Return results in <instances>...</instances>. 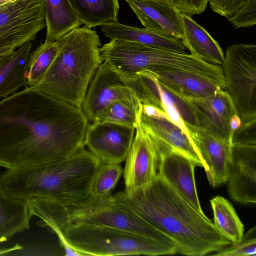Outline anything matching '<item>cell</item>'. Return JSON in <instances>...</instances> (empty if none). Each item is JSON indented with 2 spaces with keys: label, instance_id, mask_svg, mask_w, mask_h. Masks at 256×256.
I'll return each instance as SVG.
<instances>
[{
  "label": "cell",
  "instance_id": "9a60e30c",
  "mask_svg": "<svg viewBox=\"0 0 256 256\" xmlns=\"http://www.w3.org/2000/svg\"><path fill=\"white\" fill-rule=\"evenodd\" d=\"M138 125L150 136L158 152H178L204 168L190 136L170 120L148 116L138 110Z\"/></svg>",
  "mask_w": 256,
  "mask_h": 256
},
{
  "label": "cell",
  "instance_id": "e0dca14e",
  "mask_svg": "<svg viewBox=\"0 0 256 256\" xmlns=\"http://www.w3.org/2000/svg\"><path fill=\"white\" fill-rule=\"evenodd\" d=\"M126 0L145 28L182 40V12L174 3L161 0Z\"/></svg>",
  "mask_w": 256,
  "mask_h": 256
},
{
  "label": "cell",
  "instance_id": "7a4b0ae2",
  "mask_svg": "<svg viewBox=\"0 0 256 256\" xmlns=\"http://www.w3.org/2000/svg\"><path fill=\"white\" fill-rule=\"evenodd\" d=\"M113 196L120 206L168 237L177 253L203 256L232 244L204 213L197 210L158 174L131 192L123 190Z\"/></svg>",
  "mask_w": 256,
  "mask_h": 256
},
{
  "label": "cell",
  "instance_id": "2e32d148",
  "mask_svg": "<svg viewBox=\"0 0 256 256\" xmlns=\"http://www.w3.org/2000/svg\"><path fill=\"white\" fill-rule=\"evenodd\" d=\"M187 99L194 108L197 126L232 142L230 121L232 116L238 112L226 90L206 97Z\"/></svg>",
  "mask_w": 256,
  "mask_h": 256
},
{
  "label": "cell",
  "instance_id": "8992f818",
  "mask_svg": "<svg viewBox=\"0 0 256 256\" xmlns=\"http://www.w3.org/2000/svg\"><path fill=\"white\" fill-rule=\"evenodd\" d=\"M50 207L62 226L82 223L116 228L176 246L166 236L141 218L120 206L113 195L90 198L80 204L64 206L51 200Z\"/></svg>",
  "mask_w": 256,
  "mask_h": 256
},
{
  "label": "cell",
  "instance_id": "9c48e42d",
  "mask_svg": "<svg viewBox=\"0 0 256 256\" xmlns=\"http://www.w3.org/2000/svg\"><path fill=\"white\" fill-rule=\"evenodd\" d=\"M46 26L44 0H16L0 6V58L33 40Z\"/></svg>",
  "mask_w": 256,
  "mask_h": 256
},
{
  "label": "cell",
  "instance_id": "52a82bcc",
  "mask_svg": "<svg viewBox=\"0 0 256 256\" xmlns=\"http://www.w3.org/2000/svg\"><path fill=\"white\" fill-rule=\"evenodd\" d=\"M100 52L102 62L127 82L144 71L184 70L190 62L186 54L116 39L100 48Z\"/></svg>",
  "mask_w": 256,
  "mask_h": 256
},
{
  "label": "cell",
  "instance_id": "7402d4cb",
  "mask_svg": "<svg viewBox=\"0 0 256 256\" xmlns=\"http://www.w3.org/2000/svg\"><path fill=\"white\" fill-rule=\"evenodd\" d=\"M32 44L27 42L11 54L0 58V98H5L26 85L29 53Z\"/></svg>",
  "mask_w": 256,
  "mask_h": 256
},
{
  "label": "cell",
  "instance_id": "f1b7e54d",
  "mask_svg": "<svg viewBox=\"0 0 256 256\" xmlns=\"http://www.w3.org/2000/svg\"><path fill=\"white\" fill-rule=\"evenodd\" d=\"M123 170L120 164L102 162L92 182V196L101 198L112 195V192L123 173Z\"/></svg>",
  "mask_w": 256,
  "mask_h": 256
},
{
  "label": "cell",
  "instance_id": "5b68a950",
  "mask_svg": "<svg viewBox=\"0 0 256 256\" xmlns=\"http://www.w3.org/2000/svg\"><path fill=\"white\" fill-rule=\"evenodd\" d=\"M62 234L67 242L84 256H160L177 253L175 246L106 226L70 223Z\"/></svg>",
  "mask_w": 256,
  "mask_h": 256
},
{
  "label": "cell",
  "instance_id": "83f0119b",
  "mask_svg": "<svg viewBox=\"0 0 256 256\" xmlns=\"http://www.w3.org/2000/svg\"><path fill=\"white\" fill-rule=\"evenodd\" d=\"M140 102L118 100L108 104L93 122H108L136 128Z\"/></svg>",
  "mask_w": 256,
  "mask_h": 256
},
{
  "label": "cell",
  "instance_id": "836d02e7",
  "mask_svg": "<svg viewBox=\"0 0 256 256\" xmlns=\"http://www.w3.org/2000/svg\"><path fill=\"white\" fill-rule=\"evenodd\" d=\"M242 120L238 114L234 115L230 121V134L232 138L234 132L240 128Z\"/></svg>",
  "mask_w": 256,
  "mask_h": 256
},
{
  "label": "cell",
  "instance_id": "cb8c5ba5",
  "mask_svg": "<svg viewBox=\"0 0 256 256\" xmlns=\"http://www.w3.org/2000/svg\"><path fill=\"white\" fill-rule=\"evenodd\" d=\"M46 35L45 42H52L82 24L69 0H44Z\"/></svg>",
  "mask_w": 256,
  "mask_h": 256
},
{
  "label": "cell",
  "instance_id": "1f68e13d",
  "mask_svg": "<svg viewBox=\"0 0 256 256\" xmlns=\"http://www.w3.org/2000/svg\"><path fill=\"white\" fill-rule=\"evenodd\" d=\"M250 0H208L215 12L228 18Z\"/></svg>",
  "mask_w": 256,
  "mask_h": 256
},
{
  "label": "cell",
  "instance_id": "277c9868",
  "mask_svg": "<svg viewBox=\"0 0 256 256\" xmlns=\"http://www.w3.org/2000/svg\"><path fill=\"white\" fill-rule=\"evenodd\" d=\"M56 42L57 54L34 87L82 108L90 82L102 62L100 37L95 30L84 26L72 30Z\"/></svg>",
  "mask_w": 256,
  "mask_h": 256
},
{
  "label": "cell",
  "instance_id": "d6a6232c",
  "mask_svg": "<svg viewBox=\"0 0 256 256\" xmlns=\"http://www.w3.org/2000/svg\"><path fill=\"white\" fill-rule=\"evenodd\" d=\"M208 0H174V4L182 12L191 16L206 10Z\"/></svg>",
  "mask_w": 256,
  "mask_h": 256
},
{
  "label": "cell",
  "instance_id": "44dd1931",
  "mask_svg": "<svg viewBox=\"0 0 256 256\" xmlns=\"http://www.w3.org/2000/svg\"><path fill=\"white\" fill-rule=\"evenodd\" d=\"M185 47L190 54L203 61L214 65L222 66L224 54L218 42L191 16L181 13Z\"/></svg>",
  "mask_w": 256,
  "mask_h": 256
},
{
  "label": "cell",
  "instance_id": "3957f363",
  "mask_svg": "<svg viewBox=\"0 0 256 256\" xmlns=\"http://www.w3.org/2000/svg\"><path fill=\"white\" fill-rule=\"evenodd\" d=\"M102 162L84 148L61 160L34 166L9 170L0 176L11 198L52 200L75 205L92 197L91 186Z\"/></svg>",
  "mask_w": 256,
  "mask_h": 256
},
{
  "label": "cell",
  "instance_id": "7c38bea8",
  "mask_svg": "<svg viewBox=\"0 0 256 256\" xmlns=\"http://www.w3.org/2000/svg\"><path fill=\"white\" fill-rule=\"evenodd\" d=\"M184 124L204 164V169L210 184L216 186L226 182L232 166V142L200 126Z\"/></svg>",
  "mask_w": 256,
  "mask_h": 256
},
{
  "label": "cell",
  "instance_id": "e575fe53",
  "mask_svg": "<svg viewBox=\"0 0 256 256\" xmlns=\"http://www.w3.org/2000/svg\"><path fill=\"white\" fill-rule=\"evenodd\" d=\"M16 0H0V6L2 4H6L10 2H14Z\"/></svg>",
  "mask_w": 256,
  "mask_h": 256
},
{
  "label": "cell",
  "instance_id": "4316f807",
  "mask_svg": "<svg viewBox=\"0 0 256 256\" xmlns=\"http://www.w3.org/2000/svg\"><path fill=\"white\" fill-rule=\"evenodd\" d=\"M58 51L57 42H45L39 46L28 56L26 85L34 87L46 74Z\"/></svg>",
  "mask_w": 256,
  "mask_h": 256
},
{
  "label": "cell",
  "instance_id": "603a6c76",
  "mask_svg": "<svg viewBox=\"0 0 256 256\" xmlns=\"http://www.w3.org/2000/svg\"><path fill=\"white\" fill-rule=\"evenodd\" d=\"M32 216L26 202L8 196L0 180V244L28 229Z\"/></svg>",
  "mask_w": 256,
  "mask_h": 256
},
{
  "label": "cell",
  "instance_id": "484cf974",
  "mask_svg": "<svg viewBox=\"0 0 256 256\" xmlns=\"http://www.w3.org/2000/svg\"><path fill=\"white\" fill-rule=\"evenodd\" d=\"M214 225L232 243L239 242L244 235V226L231 202L222 196L210 200Z\"/></svg>",
  "mask_w": 256,
  "mask_h": 256
},
{
  "label": "cell",
  "instance_id": "4fadbf2b",
  "mask_svg": "<svg viewBox=\"0 0 256 256\" xmlns=\"http://www.w3.org/2000/svg\"><path fill=\"white\" fill-rule=\"evenodd\" d=\"M123 170L128 193L150 182L158 175L159 154L150 136L138 125Z\"/></svg>",
  "mask_w": 256,
  "mask_h": 256
},
{
  "label": "cell",
  "instance_id": "d6986e66",
  "mask_svg": "<svg viewBox=\"0 0 256 256\" xmlns=\"http://www.w3.org/2000/svg\"><path fill=\"white\" fill-rule=\"evenodd\" d=\"M152 72L161 84L186 98L206 97L226 89L224 78L181 70Z\"/></svg>",
  "mask_w": 256,
  "mask_h": 256
},
{
  "label": "cell",
  "instance_id": "6da1fadb",
  "mask_svg": "<svg viewBox=\"0 0 256 256\" xmlns=\"http://www.w3.org/2000/svg\"><path fill=\"white\" fill-rule=\"evenodd\" d=\"M82 108L26 87L0 101V166L9 170L65 158L84 148Z\"/></svg>",
  "mask_w": 256,
  "mask_h": 256
},
{
  "label": "cell",
  "instance_id": "ac0fdd59",
  "mask_svg": "<svg viewBox=\"0 0 256 256\" xmlns=\"http://www.w3.org/2000/svg\"><path fill=\"white\" fill-rule=\"evenodd\" d=\"M158 174L197 210L204 213L198 198L194 179L196 163L176 151L159 152Z\"/></svg>",
  "mask_w": 256,
  "mask_h": 256
},
{
  "label": "cell",
  "instance_id": "ffe728a7",
  "mask_svg": "<svg viewBox=\"0 0 256 256\" xmlns=\"http://www.w3.org/2000/svg\"><path fill=\"white\" fill-rule=\"evenodd\" d=\"M101 31L110 40L134 42L158 49L186 54L181 40L166 36L146 28L128 26L117 20L101 26Z\"/></svg>",
  "mask_w": 256,
  "mask_h": 256
},
{
  "label": "cell",
  "instance_id": "5bb4252c",
  "mask_svg": "<svg viewBox=\"0 0 256 256\" xmlns=\"http://www.w3.org/2000/svg\"><path fill=\"white\" fill-rule=\"evenodd\" d=\"M228 192L242 204L256 203V142H232Z\"/></svg>",
  "mask_w": 256,
  "mask_h": 256
},
{
  "label": "cell",
  "instance_id": "4dcf8cb0",
  "mask_svg": "<svg viewBox=\"0 0 256 256\" xmlns=\"http://www.w3.org/2000/svg\"><path fill=\"white\" fill-rule=\"evenodd\" d=\"M226 18L236 28L255 25L256 0H250Z\"/></svg>",
  "mask_w": 256,
  "mask_h": 256
},
{
  "label": "cell",
  "instance_id": "ba28073f",
  "mask_svg": "<svg viewBox=\"0 0 256 256\" xmlns=\"http://www.w3.org/2000/svg\"><path fill=\"white\" fill-rule=\"evenodd\" d=\"M221 66L225 90L242 122L256 119V46L238 44L229 46Z\"/></svg>",
  "mask_w": 256,
  "mask_h": 256
},
{
  "label": "cell",
  "instance_id": "30bf717a",
  "mask_svg": "<svg viewBox=\"0 0 256 256\" xmlns=\"http://www.w3.org/2000/svg\"><path fill=\"white\" fill-rule=\"evenodd\" d=\"M118 100L140 102L129 82L102 62L90 82L82 108L88 120L93 122L108 104Z\"/></svg>",
  "mask_w": 256,
  "mask_h": 256
},
{
  "label": "cell",
  "instance_id": "d4e9b609",
  "mask_svg": "<svg viewBox=\"0 0 256 256\" xmlns=\"http://www.w3.org/2000/svg\"><path fill=\"white\" fill-rule=\"evenodd\" d=\"M78 19L89 28L118 20V0H69Z\"/></svg>",
  "mask_w": 256,
  "mask_h": 256
},
{
  "label": "cell",
  "instance_id": "d590c367",
  "mask_svg": "<svg viewBox=\"0 0 256 256\" xmlns=\"http://www.w3.org/2000/svg\"><path fill=\"white\" fill-rule=\"evenodd\" d=\"M161 0L168 1V2H172L174 3V0Z\"/></svg>",
  "mask_w": 256,
  "mask_h": 256
},
{
  "label": "cell",
  "instance_id": "8fae6325",
  "mask_svg": "<svg viewBox=\"0 0 256 256\" xmlns=\"http://www.w3.org/2000/svg\"><path fill=\"white\" fill-rule=\"evenodd\" d=\"M136 128L108 122H92L86 133L84 145L104 164H120L125 160Z\"/></svg>",
  "mask_w": 256,
  "mask_h": 256
},
{
  "label": "cell",
  "instance_id": "f546056e",
  "mask_svg": "<svg viewBox=\"0 0 256 256\" xmlns=\"http://www.w3.org/2000/svg\"><path fill=\"white\" fill-rule=\"evenodd\" d=\"M219 256H256V227L251 228L242 239L213 254Z\"/></svg>",
  "mask_w": 256,
  "mask_h": 256
}]
</instances>
